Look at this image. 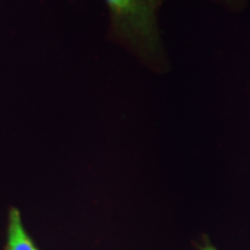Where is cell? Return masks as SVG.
Returning <instances> with one entry per match:
<instances>
[{
  "label": "cell",
  "instance_id": "obj_3",
  "mask_svg": "<svg viewBox=\"0 0 250 250\" xmlns=\"http://www.w3.org/2000/svg\"><path fill=\"white\" fill-rule=\"evenodd\" d=\"M213 1L223 5L224 7L230 9V11L239 12L246 7L249 0H213Z\"/></svg>",
  "mask_w": 250,
  "mask_h": 250
},
{
  "label": "cell",
  "instance_id": "obj_2",
  "mask_svg": "<svg viewBox=\"0 0 250 250\" xmlns=\"http://www.w3.org/2000/svg\"><path fill=\"white\" fill-rule=\"evenodd\" d=\"M8 241L6 250H37L30 237L27 235L18 208H11L8 223Z\"/></svg>",
  "mask_w": 250,
  "mask_h": 250
},
{
  "label": "cell",
  "instance_id": "obj_4",
  "mask_svg": "<svg viewBox=\"0 0 250 250\" xmlns=\"http://www.w3.org/2000/svg\"><path fill=\"white\" fill-rule=\"evenodd\" d=\"M202 250H218V249H215L214 247H212L211 245H205L202 247Z\"/></svg>",
  "mask_w": 250,
  "mask_h": 250
},
{
  "label": "cell",
  "instance_id": "obj_1",
  "mask_svg": "<svg viewBox=\"0 0 250 250\" xmlns=\"http://www.w3.org/2000/svg\"><path fill=\"white\" fill-rule=\"evenodd\" d=\"M111 19V35L152 71L167 72L166 54L158 21L161 0H105Z\"/></svg>",
  "mask_w": 250,
  "mask_h": 250
}]
</instances>
